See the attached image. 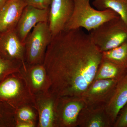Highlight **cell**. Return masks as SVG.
I'll return each mask as SVG.
<instances>
[{"label":"cell","instance_id":"cell-11","mask_svg":"<svg viewBox=\"0 0 127 127\" xmlns=\"http://www.w3.org/2000/svg\"><path fill=\"white\" fill-rule=\"evenodd\" d=\"M77 98L64 97L59 98L57 113V127H70L77 120L83 103Z\"/></svg>","mask_w":127,"mask_h":127},{"label":"cell","instance_id":"cell-7","mask_svg":"<svg viewBox=\"0 0 127 127\" xmlns=\"http://www.w3.org/2000/svg\"><path fill=\"white\" fill-rule=\"evenodd\" d=\"M73 0H51L48 23L52 37L64 30L74 9Z\"/></svg>","mask_w":127,"mask_h":127},{"label":"cell","instance_id":"cell-24","mask_svg":"<svg viewBox=\"0 0 127 127\" xmlns=\"http://www.w3.org/2000/svg\"><path fill=\"white\" fill-rule=\"evenodd\" d=\"M36 125L33 123L28 122H19L16 123V127H35Z\"/></svg>","mask_w":127,"mask_h":127},{"label":"cell","instance_id":"cell-8","mask_svg":"<svg viewBox=\"0 0 127 127\" xmlns=\"http://www.w3.org/2000/svg\"><path fill=\"white\" fill-rule=\"evenodd\" d=\"M20 72L34 96L46 93L50 90L51 82L43 64L29 65L25 62Z\"/></svg>","mask_w":127,"mask_h":127},{"label":"cell","instance_id":"cell-25","mask_svg":"<svg viewBox=\"0 0 127 127\" xmlns=\"http://www.w3.org/2000/svg\"><path fill=\"white\" fill-rule=\"evenodd\" d=\"M7 0H0V12Z\"/></svg>","mask_w":127,"mask_h":127},{"label":"cell","instance_id":"cell-16","mask_svg":"<svg viewBox=\"0 0 127 127\" xmlns=\"http://www.w3.org/2000/svg\"><path fill=\"white\" fill-rule=\"evenodd\" d=\"M118 80L102 79L95 80L88 89L84 96L89 99H93L104 94L113 89Z\"/></svg>","mask_w":127,"mask_h":127},{"label":"cell","instance_id":"cell-14","mask_svg":"<svg viewBox=\"0 0 127 127\" xmlns=\"http://www.w3.org/2000/svg\"><path fill=\"white\" fill-rule=\"evenodd\" d=\"M94 80L116 79L119 80L127 73V68L102 59Z\"/></svg>","mask_w":127,"mask_h":127},{"label":"cell","instance_id":"cell-23","mask_svg":"<svg viewBox=\"0 0 127 127\" xmlns=\"http://www.w3.org/2000/svg\"><path fill=\"white\" fill-rule=\"evenodd\" d=\"M122 109L120 116L116 120L115 124V127H127V103Z\"/></svg>","mask_w":127,"mask_h":127},{"label":"cell","instance_id":"cell-20","mask_svg":"<svg viewBox=\"0 0 127 127\" xmlns=\"http://www.w3.org/2000/svg\"><path fill=\"white\" fill-rule=\"evenodd\" d=\"M15 110L9 104L0 101V127H16Z\"/></svg>","mask_w":127,"mask_h":127},{"label":"cell","instance_id":"cell-22","mask_svg":"<svg viewBox=\"0 0 127 127\" xmlns=\"http://www.w3.org/2000/svg\"><path fill=\"white\" fill-rule=\"evenodd\" d=\"M51 0H25L27 5L42 9H48Z\"/></svg>","mask_w":127,"mask_h":127},{"label":"cell","instance_id":"cell-18","mask_svg":"<svg viewBox=\"0 0 127 127\" xmlns=\"http://www.w3.org/2000/svg\"><path fill=\"white\" fill-rule=\"evenodd\" d=\"M15 118L16 123L19 122H28L37 125L38 113L34 106L27 105L16 109Z\"/></svg>","mask_w":127,"mask_h":127},{"label":"cell","instance_id":"cell-5","mask_svg":"<svg viewBox=\"0 0 127 127\" xmlns=\"http://www.w3.org/2000/svg\"><path fill=\"white\" fill-rule=\"evenodd\" d=\"M52 38L48 22H41L34 27L25 42L26 63L29 65L43 64Z\"/></svg>","mask_w":127,"mask_h":127},{"label":"cell","instance_id":"cell-3","mask_svg":"<svg viewBox=\"0 0 127 127\" xmlns=\"http://www.w3.org/2000/svg\"><path fill=\"white\" fill-rule=\"evenodd\" d=\"M0 101L15 109L25 105L34 106L35 96L20 71L9 75L0 83Z\"/></svg>","mask_w":127,"mask_h":127},{"label":"cell","instance_id":"cell-21","mask_svg":"<svg viewBox=\"0 0 127 127\" xmlns=\"http://www.w3.org/2000/svg\"><path fill=\"white\" fill-rule=\"evenodd\" d=\"M106 123V120L102 114L97 113L89 118L86 126L88 127H103L107 125Z\"/></svg>","mask_w":127,"mask_h":127},{"label":"cell","instance_id":"cell-4","mask_svg":"<svg viewBox=\"0 0 127 127\" xmlns=\"http://www.w3.org/2000/svg\"><path fill=\"white\" fill-rule=\"evenodd\" d=\"M89 34L94 43L102 52L127 40V25L118 16L105 22L91 31Z\"/></svg>","mask_w":127,"mask_h":127},{"label":"cell","instance_id":"cell-19","mask_svg":"<svg viewBox=\"0 0 127 127\" xmlns=\"http://www.w3.org/2000/svg\"><path fill=\"white\" fill-rule=\"evenodd\" d=\"M24 64L9 60L0 54V83L9 75L19 71Z\"/></svg>","mask_w":127,"mask_h":127},{"label":"cell","instance_id":"cell-6","mask_svg":"<svg viewBox=\"0 0 127 127\" xmlns=\"http://www.w3.org/2000/svg\"><path fill=\"white\" fill-rule=\"evenodd\" d=\"M35 96L34 107L38 116L37 127H57V109L59 98L50 91Z\"/></svg>","mask_w":127,"mask_h":127},{"label":"cell","instance_id":"cell-2","mask_svg":"<svg viewBox=\"0 0 127 127\" xmlns=\"http://www.w3.org/2000/svg\"><path fill=\"white\" fill-rule=\"evenodd\" d=\"M73 0V12L64 30L82 28L90 32L105 22L119 16L110 9L100 10L93 8L91 0Z\"/></svg>","mask_w":127,"mask_h":127},{"label":"cell","instance_id":"cell-10","mask_svg":"<svg viewBox=\"0 0 127 127\" xmlns=\"http://www.w3.org/2000/svg\"><path fill=\"white\" fill-rule=\"evenodd\" d=\"M0 54L11 61L26 62L25 44L18 37L15 28L0 32Z\"/></svg>","mask_w":127,"mask_h":127},{"label":"cell","instance_id":"cell-1","mask_svg":"<svg viewBox=\"0 0 127 127\" xmlns=\"http://www.w3.org/2000/svg\"><path fill=\"white\" fill-rule=\"evenodd\" d=\"M102 52L82 28L64 30L52 37L43 64L59 98L84 96L94 80Z\"/></svg>","mask_w":127,"mask_h":127},{"label":"cell","instance_id":"cell-12","mask_svg":"<svg viewBox=\"0 0 127 127\" xmlns=\"http://www.w3.org/2000/svg\"><path fill=\"white\" fill-rule=\"evenodd\" d=\"M27 5L25 0H7L0 12V32L15 28Z\"/></svg>","mask_w":127,"mask_h":127},{"label":"cell","instance_id":"cell-15","mask_svg":"<svg viewBox=\"0 0 127 127\" xmlns=\"http://www.w3.org/2000/svg\"><path fill=\"white\" fill-rule=\"evenodd\" d=\"M92 4L100 10L113 11L127 25V0H94Z\"/></svg>","mask_w":127,"mask_h":127},{"label":"cell","instance_id":"cell-17","mask_svg":"<svg viewBox=\"0 0 127 127\" xmlns=\"http://www.w3.org/2000/svg\"><path fill=\"white\" fill-rule=\"evenodd\" d=\"M103 59L127 68V40L120 45L102 52Z\"/></svg>","mask_w":127,"mask_h":127},{"label":"cell","instance_id":"cell-9","mask_svg":"<svg viewBox=\"0 0 127 127\" xmlns=\"http://www.w3.org/2000/svg\"><path fill=\"white\" fill-rule=\"evenodd\" d=\"M49 8L47 9H38L27 5L22 12L15 30L18 37L25 44L28 35L38 23L48 22Z\"/></svg>","mask_w":127,"mask_h":127},{"label":"cell","instance_id":"cell-13","mask_svg":"<svg viewBox=\"0 0 127 127\" xmlns=\"http://www.w3.org/2000/svg\"><path fill=\"white\" fill-rule=\"evenodd\" d=\"M127 103V73L117 82L107 106V112L112 122Z\"/></svg>","mask_w":127,"mask_h":127}]
</instances>
